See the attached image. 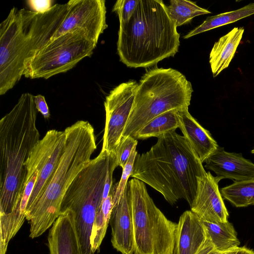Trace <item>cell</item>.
Masks as SVG:
<instances>
[{
    "label": "cell",
    "mask_w": 254,
    "mask_h": 254,
    "mask_svg": "<svg viewBox=\"0 0 254 254\" xmlns=\"http://www.w3.org/2000/svg\"><path fill=\"white\" fill-rule=\"evenodd\" d=\"M106 1L104 0H70L67 2L66 16L51 41L75 30L84 32L98 43L107 28Z\"/></svg>",
    "instance_id": "cell-12"
},
{
    "label": "cell",
    "mask_w": 254,
    "mask_h": 254,
    "mask_svg": "<svg viewBox=\"0 0 254 254\" xmlns=\"http://www.w3.org/2000/svg\"><path fill=\"white\" fill-rule=\"evenodd\" d=\"M34 97L23 93L0 121V214H7L22 199L27 169L25 163L40 140Z\"/></svg>",
    "instance_id": "cell-3"
},
{
    "label": "cell",
    "mask_w": 254,
    "mask_h": 254,
    "mask_svg": "<svg viewBox=\"0 0 254 254\" xmlns=\"http://www.w3.org/2000/svg\"><path fill=\"white\" fill-rule=\"evenodd\" d=\"M67 2L40 13L13 7L0 25V95L23 75L27 63L52 39L64 19Z\"/></svg>",
    "instance_id": "cell-2"
},
{
    "label": "cell",
    "mask_w": 254,
    "mask_h": 254,
    "mask_svg": "<svg viewBox=\"0 0 254 254\" xmlns=\"http://www.w3.org/2000/svg\"><path fill=\"white\" fill-rule=\"evenodd\" d=\"M26 2L30 10L40 13L49 11L55 4L52 0H28Z\"/></svg>",
    "instance_id": "cell-29"
},
{
    "label": "cell",
    "mask_w": 254,
    "mask_h": 254,
    "mask_svg": "<svg viewBox=\"0 0 254 254\" xmlns=\"http://www.w3.org/2000/svg\"><path fill=\"white\" fill-rule=\"evenodd\" d=\"M206 239L201 220L191 210H187L177 223L173 254H195Z\"/></svg>",
    "instance_id": "cell-16"
},
{
    "label": "cell",
    "mask_w": 254,
    "mask_h": 254,
    "mask_svg": "<svg viewBox=\"0 0 254 254\" xmlns=\"http://www.w3.org/2000/svg\"><path fill=\"white\" fill-rule=\"evenodd\" d=\"M223 198L237 207L254 205V179L235 182L222 188Z\"/></svg>",
    "instance_id": "cell-24"
},
{
    "label": "cell",
    "mask_w": 254,
    "mask_h": 254,
    "mask_svg": "<svg viewBox=\"0 0 254 254\" xmlns=\"http://www.w3.org/2000/svg\"><path fill=\"white\" fill-rule=\"evenodd\" d=\"M201 221L207 237L219 252H226L240 245L237 232L233 224L228 221L218 223Z\"/></svg>",
    "instance_id": "cell-20"
},
{
    "label": "cell",
    "mask_w": 254,
    "mask_h": 254,
    "mask_svg": "<svg viewBox=\"0 0 254 254\" xmlns=\"http://www.w3.org/2000/svg\"><path fill=\"white\" fill-rule=\"evenodd\" d=\"M189 108L177 110L179 128L202 163L218 148L210 133L190 114Z\"/></svg>",
    "instance_id": "cell-18"
},
{
    "label": "cell",
    "mask_w": 254,
    "mask_h": 254,
    "mask_svg": "<svg viewBox=\"0 0 254 254\" xmlns=\"http://www.w3.org/2000/svg\"><path fill=\"white\" fill-rule=\"evenodd\" d=\"M222 253V252H220L216 249L207 236V239L204 243L195 254H221Z\"/></svg>",
    "instance_id": "cell-31"
},
{
    "label": "cell",
    "mask_w": 254,
    "mask_h": 254,
    "mask_svg": "<svg viewBox=\"0 0 254 254\" xmlns=\"http://www.w3.org/2000/svg\"><path fill=\"white\" fill-rule=\"evenodd\" d=\"M127 194L133 224L132 254H173L177 223L156 206L143 182L131 179Z\"/></svg>",
    "instance_id": "cell-8"
},
{
    "label": "cell",
    "mask_w": 254,
    "mask_h": 254,
    "mask_svg": "<svg viewBox=\"0 0 254 254\" xmlns=\"http://www.w3.org/2000/svg\"><path fill=\"white\" fill-rule=\"evenodd\" d=\"M113 192L114 188L112 187L110 194L102 201L95 215L90 236L91 250L94 254L99 250L106 233L113 208Z\"/></svg>",
    "instance_id": "cell-23"
},
{
    "label": "cell",
    "mask_w": 254,
    "mask_h": 254,
    "mask_svg": "<svg viewBox=\"0 0 254 254\" xmlns=\"http://www.w3.org/2000/svg\"><path fill=\"white\" fill-rule=\"evenodd\" d=\"M206 173L186 138L173 131L157 137L149 151L137 154L131 177L159 192L170 204L184 199L190 206L197 178Z\"/></svg>",
    "instance_id": "cell-1"
},
{
    "label": "cell",
    "mask_w": 254,
    "mask_h": 254,
    "mask_svg": "<svg viewBox=\"0 0 254 254\" xmlns=\"http://www.w3.org/2000/svg\"><path fill=\"white\" fill-rule=\"evenodd\" d=\"M34 101L37 111L41 113L44 118H49L50 111L45 97L41 94L34 96Z\"/></svg>",
    "instance_id": "cell-30"
},
{
    "label": "cell",
    "mask_w": 254,
    "mask_h": 254,
    "mask_svg": "<svg viewBox=\"0 0 254 254\" xmlns=\"http://www.w3.org/2000/svg\"><path fill=\"white\" fill-rule=\"evenodd\" d=\"M97 44L80 30L63 34L50 41L27 63L23 76L48 79L65 72L90 57Z\"/></svg>",
    "instance_id": "cell-9"
},
{
    "label": "cell",
    "mask_w": 254,
    "mask_h": 254,
    "mask_svg": "<svg viewBox=\"0 0 254 254\" xmlns=\"http://www.w3.org/2000/svg\"><path fill=\"white\" fill-rule=\"evenodd\" d=\"M192 92L190 82L176 69L155 67L147 71L138 83L123 138L133 137L146 123L165 112L189 108Z\"/></svg>",
    "instance_id": "cell-6"
},
{
    "label": "cell",
    "mask_w": 254,
    "mask_h": 254,
    "mask_svg": "<svg viewBox=\"0 0 254 254\" xmlns=\"http://www.w3.org/2000/svg\"><path fill=\"white\" fill-rule=\"evenodd\" d=\"M137 139L132 136L122 138L115 152L118 166L122 169L124 168L133 149L137 146Z\"/></svg>",
    "instance_id": "cell-27"
},
{
    "label": "cell",
    "mask_w": 254,
    "mask_h": 254,
    "mask_svg": "<svg viewBox=\"0 0 254 254\" xmlns=\"http://www.w3.org/2000/svg\"><path fill=\"white\" fill-rule=\"evenodd\" d=\"M138 83L134 80L123 82L106 97L105 126L101 150L115 153L130 115Z\"/></svg>",
    "instance_id": "cell-11"
},
{
    "label": "cell",
    "mask_w": 254,
    "mask_h": 254,
    "mask_svg": "<svg viewBox=\"0 0 254 254\" xmlns=\"http://www.w3.org/2000/svg\"><path fill=\"white\" fill-rule=\"evenodd\" d=\"M118 166L113 152L101 151L77 175L66 191L60 213L72 211L82 254H94L90 236L97 210L100 207L108 174Z\"/></svg>",
    "instance_id": "cell-7"
},
{
    "label": "cell",
    "mask_w": 254,
    "mask_h": 254,
    "mask_svg": "<svg viewBox=\"0 0 254 254\" xmlns=\"http://www.w3.org/2000/svg\"><path fill=\"white\" fill-rule=\"evenodd\" d=\"M162 0H137L128 21L120 24L117 53L127 67H148L178 52L180 34Z\"/></svg>",
    "instance_id": "cell-4"
},
{
    "label": "cell",
    "mask_w": 254,
    "mask_h": 254,
    "mask_svg": "<svg viewBox=\"0 0 254 254\" xmlns=\"http://www.w3.org/2000/svg\"><path fill=\"white\" fill-rule=\"evenodd\" d=\"M109 223L112 230L113 247L122 254H132L133 230L127 187L119 202L113 206Z\"/></svg>",
    "instance_id": "cell-17"
},
{
    "label": "cell",
    "mask_w": 254,
    "mask_h": 254,
    "mask_svg": "<svg viewBox=\"0 0 254 254\" xmlns=\"http://www.w3.org/2000/svg\"><path fill=\"white\" fill-rule=\"evenodd\" d=\"M65 138L64 130H48L34 148L26 161V182L36 171H38V175L27 204L25 216L33 209L42 195L56 169L64 152Z\"/></svg>",
    "instance_id": "cell-10"
},
{
    "label": "cell",
    "mask_w": 254,
    "mask_h": 254,
    "mask_svg": "<svg viewBox=\"0 0 254 254\" xmlns=\"http://www.w3.org/2000/svg\"><path fill=\"white\" fill-rule=\"evenodd\" d=\"M167 6L168 14L177 27L190 22L195 16L211 13L195 2L187 0H171Z\"/></svg>",
    "instance_id": "cell-25"
},
{
    "label": "cell",
    "mask_w": 254,
    "mask_h": 254,
    "mask_svg": "<svg viewBox=\"0 0 254 254\" xmlns=\"http://www.w3.org/2000/svg\"><path fill=\"white\" fill-rule=\"evenodd\" d=\"M136 148V146L133 149L129 159L123 169L122 174L119 182L117 186L114 187L113 206L116 205L121 199L127 187L128 179L132 173L135 160L138 154Z\"/></svg>",
    "instance_id": "cell-26"
},
{
    "label": "cell",
    "mask_w": 254,
    "mask_h": 254,
    "mask_svg": "<svg viewBox=\"0 0 254 254\" xmlns=\"http://www.w3.org/2000/svg\"><path fill=\"white\" fill-rule=\"evenodd\" d=\"M226 254H254V251L246 247H236L226 252Z\"/></svg>",
    "instance_id": "cell-32"
},
{
    "label": "cell",
    "mask_w": 254,
    "mask_h": 254,
    "mask_svg": "<svg viewBox=\"0 0 254 254\" xmlns=\"http://www.w3.org/2000/svg\"><path fill=\"white\" fill-rule=\"evenodd\" d=\"M252 153L254 154V149L251 151Z\"/></svg>",
    "instance_id": "cell-33"
},
{
    "label": "cell",
    "mask_w": 254,
    "mask_h": 254,
    "mask_svg": "<svg viewBox=\"0 0 254 254\" xmlns=\"http://www.w3.org/2000/svg\"><path fill=\"white\" fill-rule=\"evenodd\" d=\"M244 32L243 27H235L214 43L209 55V64L214 77L229 66Z\"/></svg>",
    "instance_id": "cell-19"
},
{
    "label": "cell",
    "mask_w": 254,
    "mask_h": 254,
    "mask_svg": "<svg viewBox=\"0 0 254 254\" xmlns=\"http://www.w3.org/2000/svg\"><path fill=\"white\" fill-rule=\"evenodd\" d=\"M221 254H226V252H223Z\"/></svg>",
    "instance_id": "cell-34"
},
{
    "label": "cell",
    "mask_w": 254,
    "mask_h": 254,
    "mask_svg": "<svg viewBox=\"0 0 254 254\" xmlns=\"http://www.w3.org/2000/svg\"><path fill=\"white\" fill-rule=\"evenodd\" d=\"M177 110H172L154 118L142 127L135 134L136 139H145L152 137H158L179 127Z\"/></svg>",
    "instance_id": "cell-21"
},
{
    "label": "cell",
    "mask_w": 254,
    "mask_h": 254,
    "mask_svg": "<svg viewBox=\"0 0 254 254\" xmlns=\"http://www.w3.org/2000/svg\"><path fill=\"white\" fill-rule=\"evenodd\" d=\"M137 4V0H118L113 6L112 11L119 18L120 24L127 22L133 14Z\"/></svg>",
    "instance_id": "cell-28"
},
{
    "label": "cell",
    "mask_w": 254,
    "mask_h": 254,
    "mask_svg": "<svg viewBox=\"0 0 254 254\" xmlns=\"http://www.w3.org/2000/svg\"><path fill=\"white\" fill-rule=\"evenodd\" d=\"M219 182L209 172L197 178V187L190 210L210 222L228 221L229 213L219 190Z\"/></svg>",
    "instance_id": "cell-13"
},
{
    "label": "cell",
    "mask_w": 254,
    "mask_h": 254,
    "mask_svg": "<svg viewBox=\"0 0 254 254\" xmlns=\"http://www.w3.org/2000/svg\"><path fill=\"white\" fill-rule=\"evenodd\" d=\"M48 246L50 254H82L72 210L60 213L49 230Z\"/></svg>",
    "instance_id": "cell-15"
},
{
    "label": "cell",
    "mask_w": 254,
    "mask_h": 254,
    "mask_svg": "<svg viewBox=\"0 0 254 254\" xmlns=\"http://www.w3.org/2000/svg\"><path fill=\"white\" fill-rule=\"evenodd\" d=\"M205 163V168L216 174L218 182L223 179L234 182L254 179V164L241 153L229 152L219 146Z\"/></svg>",
    "instance_id": "cell-14"
},
{
    "label": "cell",
    "mask_w": 254,
    "mask_h": 254,
    "mask_svg": "<svg viewBox=\"0 0 254 254\" xmlns=\"http://www.w3.org/2000/svg\"><path fill=\"white\" fill-rule=\"evenodd\" d=\"M64 131L65 146L59 164L42 195L25 216L32 239L41 236L58 218L66 191L89 163L97 148L94 129L88 121H78Z\"/></svg>",
    "instance_id": "cell-5"
},
{
    "label": "cell",
    "mask_w": 254,
    "mask_h": 254,
    "mask_svg": "<svg viewBox=\"0 0 254 254\" xmlns=\"http://www.w3.org/2000/svg\"><path fill=\"white\" fill-rule=\"evenodd\" d=\"M254 14V2L250 3L239 9L208 16L199 26L183 37L188 39L199 33L227 25Z\"/></svg>",
    "instance_id": "cell-22"
}]
</instances>
